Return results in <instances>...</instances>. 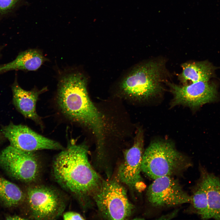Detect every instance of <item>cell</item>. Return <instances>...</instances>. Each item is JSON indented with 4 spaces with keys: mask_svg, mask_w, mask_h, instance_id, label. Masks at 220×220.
<instances>
[{
    "mask_svg": "<svg viewBox=\"0 0 220 220\" xmlns=\"http://www.w3.org/2000/svg\"><path fill=\"white\" fill-rule=\"evenodd\" d=\"M84 144L71 143L55 158L53 174L56 182L85 206L101 186L103 180L90 164Z\"/></svg>",
    "mask_w": 220,
    "mask_h": 220,
    "instance_id": "obj_1",
    "label": "cell"
},
{
    "mask_svg": "<svg viewBox=\"0 0 220 220\" xmlns=\"http://www.w3.org/2000/svg\"><path fill=\"white\" fill-rule=\"evenodd\" d=\"M86 80L78 72L64 74L58 83L57 101L62 113L69 119L88 128L95 137L96 148H105L104 117L90 99Z\"/></svg>",
    "mask_w": 220,
    "mask_h": 220,
    "instance_id": "obj_2",
    "label": "cell"
},
{
    "mask_svg": "<svg viewBox=\"0 0 220 220\" xmlns=\"http://www.w3.org/2000/svg\"><path fill=\"white\" fill-rule=\"evenodd\" d=\"M188 158L167 140L152 142L143 153L142 171L154 179L181 173L191 165Z\"/></svg>",
    "mask_w": 220,
    "mask_h": 220,
    "instance_id": "obj_3",
    "label": "cell"
},
{
    "mask_svg": "<svg viewBox=\"0 0 220 220\" xmlns=\"http://www.w3.org/2000/svg\"><path fill=\"white\" fill-rule=\"evenodd\" d=\"M165 63L151 60L138 66L123 80L122 91L132 98L141 101L154 98L161 93Z\"/></svg>",
    "mask_w": 220,
    "mask_h": 220,
    "instance_id": "obj_4",
    "label": "cell"
},
{
    "mask_svg": "<svg viewBox=\"0 0 220 220\" xmlns=\"http://www.w3.org/2000/svg\"><path fill=\"white\" fill-rule=\"evenodd\" d=\"M120 182L115 180H103L93 197L100 215L105 219L124 220L132 215L134 206Z\"/></svg>",
    "mask_w": 220,
    "mask_h": 220,
    "instance_id": "obj_5",
    "label": "cell"
},
{
    "mask_svg": "<svg viewBox=\"0 0 220 220\" xmlns=\"http://www.w3.org/2000/svg\"><path fill=\"white\" fill-rule=\"evenodd\" d=\"M26 200L30 217L36 220L56 219L62 214L66 203L58 191L49 186L36 185L29 187Z\"/></svg>",
    "mask_w": 220,
    "mask_h": 220,
    "instance_id": "obj_6",
    "label": "cell"
},
{
    "mask_svg": "<svg viewBox=\"0 0 220 220\" xmlns=\"http://www.w3.org/2000/svg\"><path fill=\"white\" fill-rule=\"evenodd\" d=\"M0 167L13 178L27 183L36 181L41 170L39 160L34 152L24 151L10 145L0 152Z\"/></svg>",
    "mask_w": 220,
    "mask_h": 220,
    "instance_id": "obj_7",
    "label": "cell"
},
{
    "mask_svg": "<svg viewBox=\"0 0 220 220\" xmlns=\"http://www.w3.org/2000/svg\"><path fill=\"white\" fill-rule=\"evenodd\" d=\"M146 194L149 203L156 207H174L191 201V196L183 190L178 181L169 176L154 179Z\"/></svg>",
    "mask_w": 220,
    "mask_h": 220,
    "instance_id": "obj_8",
    "label": "cell"
},
{
    "mask_svg": "<svg viewBox=\"0 0 220 220\" xmlns=\"http://www.w3.org/2000/svg\"><path fill=\"white\" fill-rule=\"evenodd\" d=\"M2 132L10 145L29 152L43 149L63 150L59 142L36 133L27 126L12 123L2 127Z\"/></svg>",
    "mask_w": 220,
    "mask_h": 220,
    "instance_id": "obj_9",
    "label": "cell"
},
{
    "mask_svg": "<svg viewBox=\"0 0 220 220\" xmlns=\"http://www.w3.org/2000/svg\"><path fill=\"white\" fill-rule=\"evenodd\" d=\"M208 82L199 81L187 85L168 84L173 95L171 105H183L193 109L212 102L217 97L215 86Z\"/></svg>",
    "mask_w": 220,
    "mask_h": 220,
    "instance_id": "obj_10",
    "label": "cell"
},
{
    "mask_svg": "<svg viewBox=\"0 0 220 220\" xmlns=\"http://www.w3.org/2000/svg\"><path fill=\"white\" fill-rule=\"evenodd\" d=\"M143 145V132L139 129L133 145L125 151L123 161L118 170V180L134 190H139L144 187L141 175Z\"/></svg>",
    "mask_w": 220,
    "mask_h": 220,
    "instance_id": "obj_11",
    "label": "cell"
},
{
    "mask_svg": "<svg viewBox=\"0 0 220 220\" xmlns=\"http://www.w3.org/2000/svg\"><path fill=\"white\" fill-rule=\"evenodd\" d=\"M12 90L13 102L17 109L25 117L42 126L41 119L36 111V105L39 95L46 91L47 88L28 91L16 82L13 85Z\"/></svg>",
    "mask_w": 220,
    "mask_h": 220,
    "instance_id": "obj_12",
    "label": "cell"
},
{
    "mask_svg": "<svg viewBox=\"0 0 220 220\" xmlns=\"http://www.w3.org/2000/svg\"><path fill=\"white\" fill-rule=\"evenodd\" d=\"M47 60L40 50L28 49L20 52L11 62L0 66V73L11 70L36 71Z\"/></svg>",
    "mask_w": 220,
    "mask_h": 220,
    "instance_id": "obj_13",
    "label": "cell"
},
{
    "mask_svg": "<svg viewBox=\"0 0 220 220\" xmlns=\"http://www.w3.org/2000/svg\"><path fill=\"white\" fill-rule=\"evenodd\" d=\"M201 181L206 190L211 218L220 220V180L205 168H200Z\"/></svg>",
    "mask_w": 220,
    "mask_h": 220,
    "instance_id": "obj_14",
    "label": "cell"
},
{
    "mask_svg": "<svg viewBox=\"0 0 220 220\" xmlns=\"http://www.w3.org/2000/svg\"><path fill=\"white\" fill-rule=\"evenodd\" d=\"M181 66L182 71L178 78L182 85L208 82L212 74L211 67L205 62H187Z\"/></svg>",
    "mask_w": 220,
    "mask_h": 220,
    "instance_id": "obj_15",
    "label": "cell"
},
{
    "mask_svg": "<svg viewBox=\"0 0 220 220\" xmlns=\"http://www.w3.org/2000/svg\"><path fill=\"white\" fill-rule=\"evenodd\" d=\"M25 194L16 184L0 175V203L4 207L11 208L21 205Z\"/></svg>",
    "mask_w": 220,
    "mask_h": 220,
    "instance_id": "obj_16",
    "label": "cell"
},
{
    "mask_svg": "<svg viewBox=\"0 0 220 220\" xmlns=\"http://www.w3.org/2000/svg\"><path fill=\"white\" fill-rule=\"evenodd\" d=\"M191 197L190 203L194 212L203 219L211 218L206 192L200 178Z\"/></svg>",
    "mask_w": 220,
    "mask_h": 220,
    "instance_id": "obj_17",
    "label": "cell"
},
{
    "mask_svg": "<svg viewBox=\"0 0 220 220\" xmlns=\"http://www.w3.org/2000/svg\"><path fill=\"white\" fill-rule=\"evenodd\" d=\"M19 0H0V13H5L12 9Z\"/></svg>",
    "mask_w": 220,
    "mask_h": 220,
    "instance_id": "obj_18",
    "label": "cell"
},
{
    "mask_svg": "<svg viewBox=\"0 0 220 220\" xmlns=\"http://www.w3.org/2000/svg\"><path fill=\"white\" fill-rule=\"evenodd\" d=\"M63 218L64 220H84V217L80 214L74 211H69L63 214Z\"/></svg>",
    "mask_w": 220,
    "mask_h": 220,
    "instance_id": "obj_19",
    "label": "cell"
},
{
    "mask_svg": "<svg viewBox=\"0 0 220 220\" xmlns=\"http://www.w3.org/2000/svg\"><path fill=\"white\" fill-rule=\"evenodd\" d=\"M6 219L13 220H24L27 219L23 218L18 215H7L5 217Z\"/></svg>",
    "mask_w": 220,
    "mask_h": 220,
    "instance_id": "obj_20",
    "label": "cell"
}]
</instances>
